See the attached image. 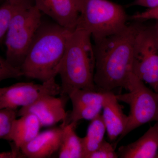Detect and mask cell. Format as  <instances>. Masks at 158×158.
<instances>
[{
    "mask_svg": "<svg viewBox=\"0 0 158 158\" xmlns=\"http://www.w3.org/2000/svg\"><path fill=\"white\" fill-rule=\"evenodd\" d=\"M91 34L77 27L71 33L59 74L60 96L68 97L79 89L97 90L94 82L95 59Z\"/></svg>",
    "mask_w": 158,
    "mask_h": 158,
    "instance_id": "obj_3",
    "label": "cell"
},
{
    "mask_svg": "<svg viewBox=\"0 0 158 158\" xmlns=\"http://www.w3.org/2000/svg\"><path fill=\"white\" fill-rule=\"evenodd\" d=\"M23 76L19 69L13 67L6 59L0 56V82L6 79L18 78Z\"/></svg>",
    "mask_w": 158,
    "mask_h": 158,
    "instance_id": "obj_20",
    "label": "cell"
},
{
    "mask_svg": "<svg viewBox=\"0 0 158 158\" xmlns=\"http://www.w3.org/2000/svg\"><path fill=\"white\" fill-rule=\"evenodd\" d=\"M131 19L138 21L151 19L158 21V7L136 13L131 16Z\"/></svg>",
    "mask_w": 158,
    "mask_h": 158,
    "instance_id": "obj_22",
    "label": "cell"
},
{
    "mask_svg": "<svg viewBox=\"0 0 158 158\" xmlns=\"http://www.w3.org/2000/svg\"><path fill=\"white\" fill-rule=\"evenodd\" d=\"M127 23L117 33L94 40V82L98 91L126 89L132 72L135 37L140 21Z\"/></svg>",
    "mask_w": 158,
    "mask_h": 158,
    "instance_id": "obj_1",
    "label": "cell"
},
{
    "mask_svg": "<svg viewBox=\"0 0 158 158\" xmlns=\"http://www.w3.org/2000/svg\"><path fill=\"white\" fill-rule=\"evenodd\" d=\"M77 27L91 34L94 40L117 33L127 24L128 16L120 5L109 0H78Z\"/></svg>",
    "mask_w": 158,
    "mask_h": 158,
    "instance_id": "obj_5",
    "label": "cell"
},
{
    "mask_svg": "<svg viewBox=\"0 0 158 158\" xmlns=\"http://www.w3.org/2000/svg\"><path fill=\"white\" fill-rule=\"evenodd\" d=\"M73 31L56 23L42 22L20 68L23 76L42 83L55 78Z\"/></svg>",
    "mask_w": 158,
    "mask_h": 158,
    "instance_id": "obj_2",
    "label": "cell"
},
{
    "mask_svg": "<svg viewBox=\"0 0 158 158\" xmlns=\"http://www.w3.org/2000/svg\"><path fill=\"white\" fill-rule=\"evenodd\" d=\"M127 93L116 95L118 101L130 106L126 128L119 139L148 123L158 121V93L148 88L132 72L129 76Z\"/></svg>",
    "mask_w": 158,
    "mask_h": 158,
    "instance_id": "obj_6",
    "label": "cell"
},
{
    "mask_svg": "<svg viewBox=\"0 0 158 158\" xmlns=\"http://www.w3.org/2000/svg\"><path fill=\"white\" fill-rule=\"evenodd\" d=\"M77 123L62 125V137L58 156L60 158H83L81 138L77 135Z\"/></svg>",
    "mask_w": 158,
    "mask_h": 158,
    "instance_id": "obj_16",
    "label": "cell"
},
{
    "mask_svg": "<svg viewBox=\"0 0 158 158\" xmlns=\"http://www.w3.org/2000/svg\"><path fill=\"white\" fill-rule=\"evenodd\" d=\"M42 23L41 12L34 4L29 0L17 3L5 37L6 59L13 67L20 68Z\"/></svg>",
    "mask_w": 158,
    "mask_h": 158,
    "instance_id": "obj_4",
    "label": "cell"
},
{
    "mask_svg": "<svg viewBox=\"0 0 158 158\" xmlns=\"http://www.w3.org/2000/svg\"><path fill=\"white\" fill-rule=\"evenodd\" d=\"M61 86L53 78L41 84L20 82L0 88V110L27 106L47 95L60 94Z\"/></svg>",
    "mask_w": 158,
    "mask_h": 158,
    "instance_id": "obj_8",
    "label": "cell"
},
{
    "mask_svg": "<svg viewBox=\"0 0 158 158\" xmlns=\"http://www.w3.org/2000/svg\"><path fill=\"white\" fill-rule=\"evenodd\" d=\"M62 132L60 127L39 133L20 150L23 156L28 158L49 157L59 151Z\"/></svg>",
    "mask_w": 158,
    "mask_h": 158,
    "instance_id": "obj_12",
    "label": "cell"
},
{
    "mask_svg": "<svg viewBox=\"0 0 158 158\" xmlns=\"http://www.w3.org/2000/svg\"><path fill=\"white\" fill-rule=\"evenodd\" d=\"M156 158H158V152L157 153V154L156 156Z\"/></svg>",
    "mask_w": 158,
    "mask_h": 158,
    "instance_id": "obj_27",
    "label": "cell"
},
{
    "mask_svg": "<svg viewBox=\"0 0 158 158\" xmlns=\"http://www.w3.org/2000/svg\"><path fill=\"white\" fill-rule=\"evenodd\" d=\"M153 27L158 40V21H156L155 24L153 26Z\"/></svg>",
    "mask_w": 158,
    "mask_h": 158,
    "instance_id": "obj_25",
    "label": "cell"
},
{
    "mask_svg": "<svg viewBox=\"0 0 158 158\" xmlns=\"http://www.w3.org/2000/svg\"><path fill=\"white\" fill-rule=\"evenodd\" d=\"M105 92L79 89L69 95L72 103L71 112L67 114L62 125L77 123L82 119L92 120L101 114L104 101Z\"/></svg>",
    "mask_w": 158,
    "mask_h": 158,
    "instance_id": "obj_9",
    "label": "cell"
},
{
    "mask_svg": "<svg viewBox=\"0 0 158 158\" xmlns=\"http://www.w3.org/2000/svg\"><path fill=\"white\" fill-rule=\"evenodd\" d=\"M34 5L59 25L73 31L80 16L78 0H34Z\"/></svg>",
    "mask_w": 158,
    "mask_h": 158,
    "instance_id": "obj_11",
    "label": "cell"
},
{
    "mask_svg": "<svg viewBox=\"0 0 158 158\" xmlns=\"http://www.w3.org/2000/svg\"><path fill=\"white\" fill-rule=\"evenodd\" d=\"M132 72L158 90V40L153 26L141 23L135 37Z\"/></svg>",
    "mask_w": 158,
    "mask_h": 158,
    "instance_id": "obj_7",
    "label": "cell"
},
{
    "mask_svg": "<svg viewBox=\"0 0 158 158\" xmlns=\"http://www.w3.org/2000/svg\"><path fill=\"white\" fill-rule=\"evenodd\" d=\"M16 4L6 1L0 6V43L5 39Z\"/></svg>",
    "mask_w": 158,
    "mask_h": 158,
    "instance_id": "obj_19",
    "label": "cell"
},
{
    "mask_svg": "<svg viewBox=\"0 0 158 158\" xmlns=\"http://www.w3.org/2000/svg\"><path fill=\"white\" fill-rule=\"evenodd\" d=\"M118 153L113 144L104 140L98 148L90 153L87 158H117Z\"/></svg>",
    "mask_w": 158,
    "mask_h": 158,
    "instance_id": "obj_21",
    "label": "cell"
},
{
    "mask_svg": "<svg viewBox=\"0 0 158 158\" xmlns=\"http://www.w3.org/2000/svg\"><path fill=\"white\" fill-rule=\"evenodd\" d=\"M106 131V128L102 116L100 114L91 120L87 135L81 138L83 158H88L90 153L98 148L104 140V137Z\"/></svg>",
    "mask_w": 158,
    "mask_h": 158,
    "instance_id": "obj_17",
    "label": "cell"
},
{
    "mask_svg": "<svg viewBox=\"0 0 158 158\" xmlns=\"http://www.w3.org/2000/svg\"><path fill=\"white\" fill-rule=\"evenodd\" d=\"M16 109L0 110V139L8 140L13 121L17 117Z\"/></svg>",
    "mask_w": 158,
    "mask_h": 158,
    "instance_id": "obj_18",
    "label": "cell"
},
{
    "mask_svg": "<svg viewBox=\"0 0 158 158\" xmlns=\"http://www.w3.org/2000/svg\"><path fill=\"white\" fill-rule=\"evenodd\" d=\"M9 2L11 3V4H16L19 2L21 0H6Z\"/></svg>",
    "mask_w": 158,
    "mask_h": 158,
    "instance_id": "obj_26",
    "label": "cell"
},
{
    "mask_svg": "<svg viewBox=\"0 0 158 158\" xmlns=\"http://www.w3.org/2000/svg\"><path fill=\"white\" fill-rule=\"evenodd\" d=\"M68 97L47 95L38 99L31 104L23 107L18 112L17 116L32 113L37 116L41 127H50L63 122L67 116L65 105Z\"/></svg>",
    "mask_w": 158,
    "mask_h": 158,
    "instance_id": "obj_10",
    "label": "cell"
},
{
    "mask_svg": "<svg viewBox=\"0 0 158 158\" xmlns=\"http://www.w3.org/2000/svg\"><path fill=\"white\" fill-rule=\"evenodd\" d=\"M157 93H158V92H157Z\"/></svg>",
    "mask_w": 158,
    "mask_h": 158,
    "instance_id": "obj_28",
    "label": "cell"
},
{
    "mask_svg": "<svg viewBox=\"0 0 158 158\" xmlns=\"http://www.w3.org/2000/svg\"><path fill=\"white\" fill-rule=\"evenodd\" d=\"M12 147L11 151L0 152V158H16L23 156L20 151L18 150L13 146Z\"/></svg>",
    "mask_w": 158,
    "mask_h": 158,
    "instance_id": "obj_24",
    "label": "cell"
},
{
    "mask_svg": "<svg viewBox=\"0 0 158 158\" xmlns=\"http://www.w3.org/2000/svg\"><path fill=\"white\" fill-rule=\"evenodd\" d=\"M130 6H141L147 9H153L158 7V0H135Z\"/></svg>",
    "mask_w": 158,
    "mask_h": 158,
    "instance_id": "obj_23",
    "label": "cell"
},
{
    "mask_svg": "<svg viewBox=\"0 0 158 158\" xmlns=\"http://www.w3.org/2000/svg\"><path fill=\"white\" fill-rule=\"evenodd\" d=\"M118 102L113 92H105L102 116L111 141L121 135L127 124L128 116L123 113V107Z\"/></svg>",
    "mask_w": 158,
    "mask_h": 158,
    "instance_id": "obj_13",
    "label": "cell"
},
{
    "mask_svg": "<svg viewBox=\"0 0 158 158\" xmlns=\"http://www.w3.org/2000/svg\"><path fill=\"white\" fill-rule=\"evenodd\" d=\"M20 117L13 121L9 139L13 142L12 146L20 151L23 145L39 134L41 127L37 116L32 113H26Z\"/></svg>",
    "mask_w": 158,
    "mask_h": 158,
    "instance_id": "obj_15",
    "label": "cell"
},
{
    "mask_svg": "<svg viewBox=\"0 0 158 158\" xmlns=\"http://www.w3.org/2000/svg\"><path fill=\"white\" fill-rule=\"evenodd\" d=\"M158 152V121L137 141L118 148L121 158H155Z\"/></svg>",
    "mask_w": 158,
    "mask_h": 158,
    "instance_id": "obj_14",
    "label": "cell"
}]
</instances>
